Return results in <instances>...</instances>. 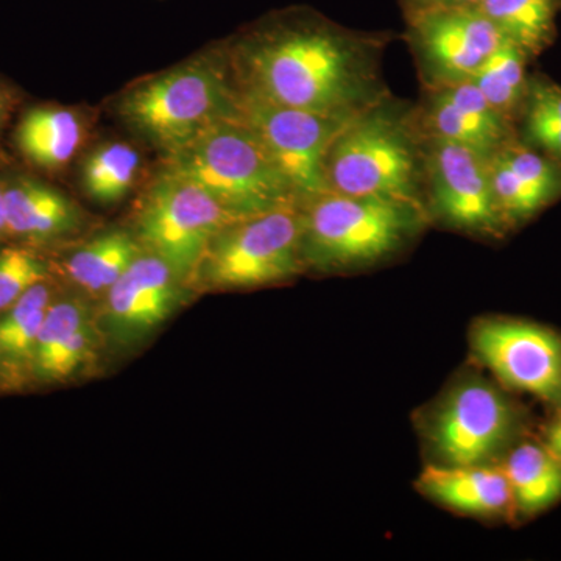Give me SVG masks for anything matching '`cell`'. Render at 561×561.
<instances>
[{
    "instance_id": "7a4b0ae2",
    "label": "cell",
    "mask_w": 561,
    "mask_h": 561,
    "mask_svg": "<svg viewBox=\"0 0 561 561\" xmlns=\"http://www.w3.org/2000/svg\"><path fill=\"white\" fill-rule=\"evenodd\" d=\"M327 190L424 205V142L413 110L389 95L348 121L324 161ZM427 210V209H426Z\"/></svg>"
},
{
    "instance_id": "4fadbf2b",
    "label": "cell",
    "mask_w": 561,
    "mask_h": 561,
    "mask_svg": "<svg viewBox=\"0 0 561 561\" xmlns=\"http://www.w3.org/2000/svg\"><path fill=\"white\" fill-rule=\"evenodd\" d=\"M427 91L426 102L413 111L421 138L460 144L486 157L513 139L512 121L494 110L471 80Z\"/></svg>"
},
{
    "instance_id": "9c48e42d",
    "label": "cell",
    "mask_w": 561,
    "mask_h": 561,
    "mask_svg": "<svg viewBox=\"0 0 561 561\" xmlns=\"http://www.w3.org/2000/svg\"><path fill=\"white\" fill-rule=\"evenodd\" d=\"M474 360L508 391L529 394L561 412V334L512 317H483L472 323Z\"/></svg>"
},
{
    "instance_id": "7402d4cb",
    "label": "cell",
    "mask_w": 561,
    "mask_h": 561,
    "mask_svg": "<svg viewBox=\"0 0 561 561\" xmlns=\"http://www.w3.org/2000/svg\"><path fill=\"white\" fill-rule=\"evenodd\" d=\"M50 305L51 287L46 279L0 313V362L7 370H33L36 341Z\"/></svg>"
},
{
    "instance_id": "52a82bcc",
    "label": "cell",
    "mask_w": 561,
    "mask_h": 561,
    "mask_svg": "<svg viewBox=\"0 0 561 561\" xmlns=\"http://www.w3.org/2000/svg\"><path fill=\"white\" fill-rule=\"evenodd\" d=\"M301 238V205L245 217L228 225L210 241L195 273L216 289L280 283L306 267Z\"/></svg>"
},
{
    "instance_id": "e0dca14e",
    "label": "cell",
    "mask_w": 561,
    "mask_h": 561,
    "mask_svg": "<svg viewBox=\"0 0 561 561\" xmlns=\"http://www.w3.org/2000/svg\"><path fill=\"white\" fill-rule=\"evenodd\" d=\"M427 500L459 515L497 519L513 515V497L501 465L437 467L427 465L416 479Z\"/></svg>"
},
{
    "instance_id": "4316f807",
    "label": "cell",
    "mask_w": 561,
    "mask_h": 561,
    "mask_svg": "<svg viewBox=\"0 0 561 561\" xmlns=\"http://www.w3.org/2000/svg\"><path fill=\"white\" fill-rule=\"evenodd\" d=\"M50 265L28 243L0 247V313L33 286L49 278Z\"/></svg>"
},
{
    "instance_id": "5b68a950",
    "label": "cell",
    "mask_w": 561,
    "mask_h": 561,
    "mask_svg": "<svg viewBox=\"0 0 561 561\" xmlns=\"http://www.w3.org/2000/svg\"><path fill=\"white\" fill-rule=\"evenodd\" d=\"M164 157V171L194 181L242 219L301 205L264 144L239 113L210 125Z\"/></svg>"
},
{
    "instance_id": "277c9868",
    "label": "cell",
    "mask_w": 561,
    "mask_h": 561,
    "mask_svg": "<svg viewBox=\"0 0 561 561\" xmlns=\"http://www.w3.org/2000/svg\"><path fill=\"white\" fill-rule=\"evenodd\" d=\"M430 465H501L524 438L526 413L511 391L478 371L454 379L416 419Z\"/></svg>"
},
{
    "instance_id": "3957f363",
    "label": "cell",
    "mask_w": 561,
    "mask_h": 561,
    "mask_svg": "<svg viewBox=\"0 0 561 561\" xmlns=\"http://www.w3.org/2000/svg\"><path fill=\"white\" fill-rule=\"evenodd\" d=\"M302 260L321 272L353 271L393 256L430 221L427 210L327 191L301 203Z\"/></svg>"
},
{
    "instance_id": "ac0fdd59",
    "label": "cell",
    "mask_w": 561,
    "mask_h": 561,
    "mask_svg": "<svg viewBox=\"0 0 561 561\" xmlns=\"http://www.w3.org/2000/svg\"><path fill=\"white\" fill-rule=\"evenodd\" d=\"M84 125L79 113L55 105L25 110L13 133L22 160L41 172H58L79 153Z\"/></svg>"
},
{
    "instance_id": "2e32d148",
    "label": "cell",
    "mask_w": 561,
    "mask_h": 561,
    "mask_svg": "<svg viewBox=\"0 0 561 561\" xmlns=\"http://www.w3.org/2000/svg\"><path fill=\"white\" fill-rule=\"evenodd\" d=\"M2 175L9 239L38 245L80 230L83 213L65 192L31 172L2 171Z\"/></svg>"
},
{
    "instance_id": "f1b7e54d",
    "label": "cell",
    "mask_w": 561,
    "mask_h": 561,
    "mask_svg": "<svg viewBox=\"0 0 561 561\" xmlns=\"http://www.w3.org/2000/svg\"><path fill=\"white\" fill-rule=\"evenodd\" d=\"M542 443L548 446L549 451L561 461V412H557L556 420L546 426L542 432Z\"/></svg>"
},
{
    "instance_id": "ffe728a7",
    "label": "cell",
    "mask_w": 561,
    "mask_h": 561,
    "mask_svg": "<svg viewBox=\"0 0 561 561\" xmlns=\"http://www.w3.org/2000/svg\"><path fill=\"white\" fill-rule=\"evenodd\" d=\"M513 497V515L534 518L561 501V461L542 442L519 440L501 461Z\"/></svg>"
},
{
    "instance_id": "44dd1931",
    "label": "cell",
    "mask_w": 561,
    "mask_h": 561,
    "mask_svg": "<svg viewBox=\"0 0 561 561\" xmlns=\"http://www.w3.org/2000/svg\"><path fill=\"white\" fill-rule=\"evenodd\" d=\"M142 251L138 239L128 232H105L73 251L65 262V271L83 289L108 290Z\"/></svg>"
},
{
    "instance_id": "d6986e66",
    "label": "cell",
    "mask_w": 561,
    "mask_h": 561,
    "mask_svg": "<svg viewBox=\"0 0 561 561\" xmlns=\"http://www.w3.org/2000/svg\"><path fill=\"white\" fill-rule=\"evenodd\" d=\"M90 345L87 308L77 300L51 302L36 341L32 371L41 381H61L80 367Z\"/></svg>"
},
{
    "instance_id": "8992f818",
    "label": "cell",
    "mask_w": 561,
    "mask_h": 561,
    "mask_svg": "<svg viewBox=\"0 0 561 561\" xmlns=\"http://www.w3.org/2000/svg\"><path fill=\"white\" fill-rule=\"evenodd\" d=\"M238 101L227 70L201 58L135 84L122 95L117 111L128 127L168 154L236 116Z\"/></svg>"
},
{
    "instance_id": "d4e9b609",
    "label": "cell",
    "mask_w": 561,
    "mask_h": 561,
    "mask_svg": "<svg viewBox=\"0 0 561 561\" xmlns=\"http://www.w3.org/2000/svg\"><path fill=\"white\" fill-rule=\"evenodd\" d=\"M527 57L522 47L505 41L470 79L486 102L511 121L513 114L523 108L526 98Z\"/></svg>"
},
{
    "instance_id": "5bb4252c",
    "label": "cell",
    "mask_w": 561,
    "mask_h": 561,
    "mask_svg": "<svg viewBox=\"0 0 561 561\" xmlns=\"http://www.w3.org/2000/svg\"><path fill=\"white\" fill-rule=\"evenodd\" d=\"M491 190L507 231L561 195V164L515 138L489 157Z\"/></svg>"
},
{
    "instance_id": "484cf974",
    "label": "cell",
    "mask_w": 561,
    "mask_h": 561,
    "mask_svg": "<svg viewBox=\"0 0 561 561\" xmlns=\"http://www.w3.org/2000/svg\"><path fill=\"white\" fill-rule=\"evenodd\" d=\"M527 146L561 164V87L549 80L527 81L523 103Z\"/></svg>"
},
{
    "instance_id": "cb8c5ba5",
    "label": "cell",
    "mask_w": 561,
    "mask_h": 561,
    "mask_svg": "<svg viewBox=\"0 0 561 561\" xmlns=\"http://www.w3.org/2000/svg\"><path fill=\"white\" fill-rule=\"evenodd\" d=\"M140 171L139 151L125 142H108L91 151L81 165V184L92 201L114 205L127 197Z\"/></svg>"
},
{
    "instance_id": "7c38bea8",
    "label": "cell",
    "mask_w": 561,
    "mask_h": 561,
    "mask_svg": "<svg viewBox=\"0 0 561 561\" xmlns=\"http://www.w3.org/2000/svg\"><path fill=\"white\" fill-rule=\"evenodd\" d=\"M409 43L427 90L470 80L504 35L478 7H442L409 14Z\"/></svg>"
},
{
    "instance_id": "9a60e30c",
    "label": "cell",
    "mask_w": 561,
    "mask_h": 561,
    "mask_svg": "<svg viewBox=\"0 0 561 561\" xmlns=\"http://www.w3.org/2000/svg\"><path fill=\"white\" fill-rule=\"evenodd\" d=\"M179 276L160 257L144 250L108 289L111 330L135 341L160 327L179 301Z\"/></svg>"
},
{
    "instance_id": "ba28073f",
    "label": "cell",
    "mask_w": 561,
    "mask_h": 561,
    "mask_svg": "<svg viewBox=\"0 0 561 561\" xmlns=\"http://www.w3.org/2000/svg\"><path fill=\"white\" fill-rule=\"evenodd\" d=\"M241 219L194 181L162 169L140 205L136 231L142 249L183 280L195 275L210 241Z\"/></svg>"
},
{
    "instance_id": "30bf717a",
    "label": "cell",
    "mask_w": 561,
    "mask_h": 561,
    "mask_svg": "<svg viewBox=\"0 0 561 561\" xmlns=\"http://www.w3.org/2000/svg\"><path fill=\"white\" fill-rule=\"evenodd\" d=\"M424 142V205L430 220L479 238L507 231L491 190L489 157L440 139Z\"/></svg>"
},
{
    "instance_id": "6da1fadb",
    "label": "cell",
    "mask_w": 561,
    "mask_h": 561,
    "mask_svg": "<svg viewBox=\"0 0 561 561\" xmlns=\"http://www.w3.org/2000/svg\"><path fill=\"white\" fill-rule=\"evenodd\" d=\"M386 41L312 11H284L236 46L238 90L289 108L357 116L389 95L381 79Z\"/></svg>"
},
{
    "instance_id": "4dcf8cb0",
    "label": "cell",
    "mask_w": 561,
    "mask_h": 561,
    "mask_svg": "<svg viewBox=\"0 0 561 561\" xmlns=\"http://www.w3.org/2000/svg\"><path fill=\"white\" fill-rule=\"evenodd\" d=\"M9 239L5 220V203H3V175L0 171V243Z\"/></svg>"
},
{
    "instance_id": "8fae6325",
    "label": "cell",
    "mask_w": 561,
    "mask_h": 561,
    "mask_svg": "<svg viewBox=\"0 0 561 561\" xmlns=\"http://www.w3.org/2000/svg\"><path fill=\"white\" fill-rule=\"evenodd\" d=\"M238 92L239 116L256 133L298 201L305 203L327 192L324 161L328 150L354 116H327L289 108Z\"/></svg>"
},
{
    "instance_id": "83f0119b",
    "label": "cell",
    "mask_w": 561,
    "mask_h": 561,
    "mask_svg": "<svg viewBox=\"0 0 561 561\" xmlns=\"http://www.w3.org/2000/svg\"><path fill=\"white\" fill-rule=\"evenodd\" d=\"M402 2L409 16L419 11L442 9V7H478L482 0H402Z\"/></svg>"
},
{
    "instance_id": "603a6c76",
    "label": "cell",
    "mask_w": 561,
    "mask_h": 561,
    "mask_svg": "<svg viewBox=\"0 0 561 561\" xmlns=\"http://www.w3.org/2000/svg\"><path fill=\"white\" fill-rule=\"evenodd\" d=\"M557 0H482L478 9L527 55H538L556 32Z\"/></svg>"
},
{
    "instance_id": "f546056e",
    "label": "cell",
    "mask_w": 561,
    "mask_h": 561,
    "mask_svg": "<svg viewBox=\"0 0 561 561\" xmlns=\"http://www.w3.org/2000/svg\"><path fill=\"white\" fill-rule=\"evenodd\" d=\"M14 106L13 91L0 80V133L5 128Z\"/></svg>"
}]
</instances>
